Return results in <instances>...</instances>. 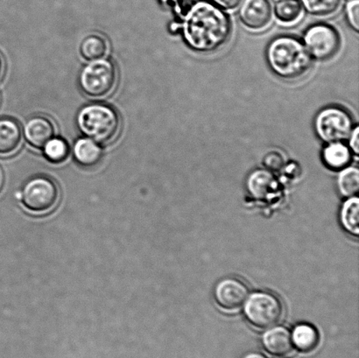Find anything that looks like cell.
I'll return each instance as SVG.
<instances>
[{
    "instance_id": "cell-1",
    "label": "cell",
    "mask_w": 359,
    "mask_h": 358,
    "mask_svg": "<svg viewBox=\"0 0 359 358\" xmlns=\"http://www.w3.org/2000/svg\"><path fill=\"white\" fill-rule=\"evenodd\" d=\"M182 18L183 39L193 51L203 54L217 51L231 37L230 17L215 4L208 1L193 4Z\"/></svg>"
},
{
    "instance_id": "cell-2",
    "label": "cell",
    "mask_w": 359,
    "mask_h": 358,
    "mask_svg": "<svg viewBox=\"0 0 359 358\" xmlns=\"http://www.w3.org/2000/svg\"><path fill=\"white\" fill-rule=\"evenodd\" d=\"M266 57L270 69L285 80L301 78L312 65V57L304 42L290 35L273 39L267 46Z\"/></svg>"
},
{
    "instance_id": "cell-3",
    "label": "cell",
    "mask_w": 359,
    "mask_h": 358,
    "mask_svg": "<svg viewBox=\"0 0 359 358\" xmlns=\"http://www.w3.org/2000/svg\"><path fill=\"white\" fill-rule=\"evenodd\" d=\"M76 125L84 137L100 144H107L117 138L121 119L110 105L93 103L81 109L76 116Z\"/></svg>"
},
{
    "instance_id": "cell-4",
    "label": "cell",
    "mask_w": 359,
    "mask_h": 358,
    "mask_svg": "<svg viewBox=\"0 0 359 358\" xmlns=\"http://www.w3.org/2000/svg\"><path fill=\"white\" fill-rule=\"evenodd\" d=\"M117 82L118 69L115 63L105 58L88 63L79 76L80 89L93 98L107 97L114 90Z\"/></svg>"
},
{
    "instance_id": "cell-5",
    "label": "cell",
    "mask_w": 359,
    "mask_h": 358,
    "mask_svg": "<svg viewBox=\"0 0 359 358\" xmlns=\"http://www.w3.org/2000/svg\"><path fill=\"white\" fill-rule=\"evenodd\" d=\"M244 314L253 327L266 329L280 324L283 305L273 294L260 291L250 294L244 305Z\"/></svg>"
},
{
    "instance_id": "cell-6",
    "label": "cell",
    "mask_w": 359,
    "mask_h": 358,
    "mask_svg": "<svg viewBox=\"0 0 359 358\" xmlns=\"http://www.w3.org/2000/svg\"><path fill=\"white\" fill-rule=\"evenodd\" d=\"M315 131L325 143L344 142L348 139L353 129V119L344 108H323L316 116Z\"/></svg>"
},
{
    "instance_id": "cell-7",
    "label": "cell",
    "mask_w": 359,
    "mask_h": 358,
    "mask_svg": "<svg viewBox=\"0 0 359 358\" xmlns=\"http://www.w3.org/2000/svg\"><path fill=\"white\" fill-rule=\"evenodd\" d=\"M59 189L51 178L44 175L32 177L21 191V201L33 212H47L57 203Z\"/></svg>"
},
{
    "instance_id": "cell-8",
    "label": "cell",
    "mask_w": 359,
    "mask_h": 358,
    "mask_svg": "<svg viewBox=\"0 0 359 358\" xmlns=\"http://www.w3.org/2000/svg\"><path fill=\"white\" fill-rule=\"evenodd\" d=\"M304 44L312 58L327 61L339 52L340 35L336 28L329 24H315L306 30Z\"/></svg>"
},
{
    "instance_id": "cell-9",
    "label": "cell",
    "mask_w": 359,
    "mask_h": 358,
    "mask_svg": "<svg viewBox=\"0 0 359 358\" xmlns=\"http://www.w3.org/2000/svg\"><path fill=\"white\" fill-rule=\"evenodd\" d=\"M214 299L221 308L227 311L238 310L244 306L250 296L249 287L243 280L227 277L215 286Z\"/></svg>"
},
{
    "instance_id": "cell-10",
    "label": "cell",
    "mask_w": 359,
    "mask_h": 358,
    "mask_svg": "<svg viewBox=\"0 0 359 358\" xmlns=\"http://www.w3.org/2000/svg\"><path fill=\"white\" fill-rule=\"evenodd\" d=\"M272 6L269 0H243L239 19L248 30L259 33L272 23Z\"/></svg>"
},
{
    "instance_id": "cell-11",
    "label": "cell",
    "mask_w": 359,
    "mask_h": 358,
    "mask_svg": "<svg viewBox=\"0 0 359 358\" xmlns=\"http://www.w3.org/2000/svg\"><path fill=\"white\" fill-rule=\"evenodd\" d=\"M55 123L45 115H34L24 123L22 135L32 147L42 149L49 140L55 137Z\"/></svg>"
},
{
    "instance_id": "cell-12",
    "label": "cell",
    "mask_w": 359,
    "mask_h": 358,
    "mask_svg": "<svg viewBox=\"0 0 359 358\" xmlns=\"http://www.w3.org/2000/svg\"><path fill=\"white\" fill-rule=\"evenodd\" d=\"M262 343L267 353L277 357L290 355L294 348L291 332L283 326L266 329L262 336Z\"/></svg>"
},
{
    "instance_id": "cell-13",
    "label": "cell",
    "mask_w": 359,
    "mask_h": 358,
    "mask_svg": "<svg viewBox=\"0 0 359 358\" xmlns=\"http://www.w3.org/2000/svg\"><path fill=\"white\" fill-rule=\"evenodd\" d=\"M279 188L276 175L266 168H258L248 175L246 188L249 194L257 200H265L276 193Z\"/></svg>"
},
{
    "instance_id": "cell-14",
    "label": "cell",
    "mask_w": 359,
    "mask_h": 358,
    "mask_svg": "<svg viewBox=\"0 0 359 358\" xmlns=\"http://www.w3.org/2000/svg\"><path fill=\"white\" fill-rule=\"evenodd\" d=\"M72 154L80 166L93 167L100 163L103 158V149L100 143L87 137H82L74 143Z\"/></svg>"
},
{
    "instance_id": "cell-15",
    "label": "cell",
    "mask_w": 359,
    "mask_h": 358,
    "mask_svg": "<svg viewBox=\"0 0 359 358\" xmlns=\"http://www.w3.org/2000/svg\"><path fill=\"white\" fill-rule=\"evenodd\" d=\"M22 130L15 119L0 118V156H10L20 149Z\"/></svg>"
},
{
    "instance_id": "cell-16",
    "label": "cell",
    "mask_w": 359,
    "mask_h": 358,
    "mask_svg": "<svg viewBox=\"0 0 359 358\" xmlns=\"http://www.w3.org/2000/svg\"><path fill=\"white\" fill-rule=\"evenodd\" d=\"M322 158L323 163L330 170L340 171L350 166L353 154L349 146L344 142L327 143L323 147Z\"/></svg>"
},
{
    "instance_id": "cell-17",
    "label": "cell",
    "mask_w": 359,
    "mask_h": 358,
    "mask_svg": "<svg viewBox=\"0 0 359 358\" xmlns=\"http://www.w3.org/2000/svg\"><path fill=\"white\" fill-rule=\"evenodd\" d=\"M274 16L283 26L293 27L304 18V9L300 0H279L274 6Z\"/></svg>"
},
{
    "instance_id": "cell-18",
    "label": "cell",
    "mask_w": 359,
    "mask_h": 358,
    "mask_svg": "<svg viewBox=\"0 0 359 358\" xmlns=\"http://www.w3.org/2000/svg\"><path fill=\"white\" fill-rule=\"evenodd\" d=\"M292 341L299 352L309 353L313 352L318 346L320 341L319 333L314 326L308 324H300L291 332Z\"/></svg>"
},
{
    "instance_id": "cell-19",
    "label": "cell",
    "mask_w": 359,
    "mask_h": 358,
    "mask_svg": "<svg viewBox=\"0 0 359 358\" xmlns=\"http://www.w3.org/2000/svg\"><path fill=\"white\" fill-rule=\"evenodd\" d=\"M79 50L81 55L86 61L103 59L109 52L108 41L100 34H89L81 42Z\"/></svg>"
},
{
    "instance_id": "cell-20",
    "label": "cell",
    "mask_w": 359,
    "mask_h": 358,
    "mask_svg": "<svg viewBox=\"0 0 359 358\" xmlns=\"http://www.w3.org/2000/svg\"><path fill=\"white\" fill-rule=\"evenodd\" d=\"M340 222L347 233L358 238L359 236V199L349 198L344 202L340 212Z\"/></svg>"
},
{
    "instance_id": "cell-21",
    "label": "cell",
    "mask_w": 359,
    "mask_h": 358,
    "mask_svg": "<svg viewBox=\"0 0 359 358\" xmlns=\"http://www.w3.org/2000/svg\"><path fill=\"white\" fill-rule=\"evenodd\" d=\"M337 189L344 198L357 196L359 191V170L357 167L348 166L339 171L337 180Z\"/></svg>"
},
{
    "instance_id": "cell-22",
    "label": "cell",
    "mask_w": 359,
    "mask_h": 358,
    "mask_svg": "<svg viewBox=\"0 0 359 358\" xmlns=\"http://www.w3.org/2000/svg\"><path fill=\"white\" fill-rule=\"evenodd\" d=\"M302 7L313 16L328 17L340 8L342 0H300Z\"/></svg>"
},
{
    "instance_id": "cell-23",
    "label": "cell",
    "mask_w": 359,
    "mask_h": 358,
    "mask_svg": "<svg viewBox=\"0 0 359 358\" xmlns=\"http://www.w3.org/2000/svg\"><path fill=\"white\" fill-rule=\"evenodd\" d=\"M43 156L52 163H62L67 160L70 147L65 139L54 137L43 146Z\"/></svg>"
},
{
    "instance_id": "cell-24",
    "label": "cell",
    "mask_w": 359,
    "mask_h": 358,
    "mask_svg": "<svg viewBox=\"0 0 359 358\" xmlns=\"http://www.w3.org/2000/svg\"><path fill=\"white\" fill-rule=\"evenodd\" d=\"M263 165L266 170L271 172H280L286 164L283 154L278 151H271L263 158Z\"/></svg>"
},
{
    "instance_id": "cell-25",
    "label": "cell",
    "mask_w": 359,
    "mask_h": 358,
    "mask_svg": "<svg viewBox=\"0 0 359 358\" xmlns=\"http://www.w3.org/2000/svg\"><path fill=\"white\" fill-rule=\"evenodd\" d=\"M348 23L355 32L359 31V0H350L346 8Z\"/></svg>"
},
{
    "instance_id": "cell-26",
    "label": "cell",
    "mask_w": 359,
    "mask_h": 358,
    "mask_svg": "<svg viewBox=\"0 0 359 358\" xmlns=\"http://www.w3.org/2000/svg\"><path fill=\"white\" fill-rule=\"evenodd\" d=\"M349 144H348V146L353 153V156H356L358 158L359 154V128L358 126H355L353 128V131H351V135L349 136Z\"/></svg>"
},
{
    "instance_id": "cell-27",
    "label": "cell",
    "mask_w": 359,
    "mask_h": 358,
    "mask_svg": "<svg viewBox=\"0 0 359 358\" xmlns=\"http://www.w3.org/2000/svg\"><path fill=\"white\" fill-rule=\"evenodd\" d=\"M215 5L225 11H233L241 6L243 0H212Z\"/></svg>"
},
{
    "instance_id": "cell-28",
    "label": "cell",
    "mask_w": 359,
    "mask_h": 358,
    "mask_svg": "<svg viewBox=\"0 0 359 358\" xmlns=\"http://www.w3.org/2000/svg\"><path fill=\"white\" fill-rule=\"evenodd\" d=\"M243 358H266L265 356L263 355L262 353L259 352H249L248 354H245Z\"/></svg>"
},
{
    "instance_id": "cell-29",
    "label": "cell",
    "mask_w": 359,
    "mask_h": 358,
    "mask_svg": "<svg viewBox=\"0 0 359 358\" xmlns=\"http://www.w3.org/2000/svg\"><path fill=\"white\" fill-rule=\"evenodd\" d=\"M4 70H5V63H4L1 55H0V80H1Z\"/></svg>"
},
{
    "instance_id": "cell-30",
    "label": "cell",
    "mask_w": 359,
    "mask_h": 358,
    "mask_svg": "<svg viewBox=\"0 0 359 358\" xmlns=\"http://www.w3.org/2000/svg\"><path fill=\"white\" fill-rule=\"evenodd\" d=\"M15 198L18 200H21V191L17 192L15 194Z\"/></svg>"
},
{
    "instance_id": "cell-31",
    "label": "cell",
    "mask_w": 359,
    "mask_h": 358,
    "mask_svg": "<svg viewBox=\"0 0 359 358\" xmlns=\"http://www.w3.org/2000/svg\"><path fill=\"white\" fill-rule=\"evenodd\" d=\"M0 181H1V175H0Z\"/></svg>"
},
{
    "instance_id": "cell-32",
    "label": "cell",
    "mask_w": 359,
    "mask_h": 358,
    "mask_svg": "<svg viewBox=\"0 0 359 358\" xmlns=\"http://www.w3.org/2000/svg\"><path fill=\"white\" fill-rule=\"evenodd\" d=\"M348 1H350V0H348Z\"/></svg>"
}]
</instances>
